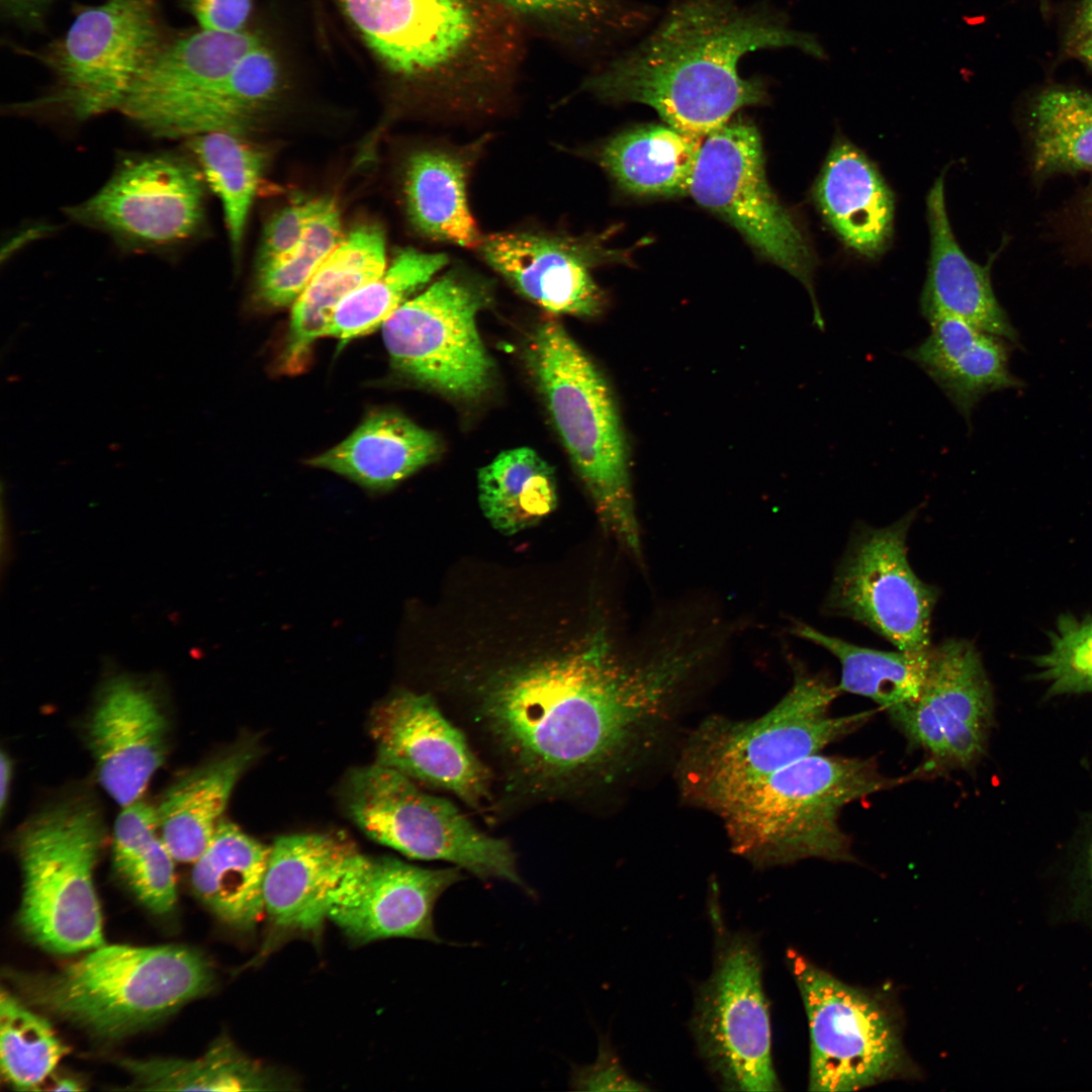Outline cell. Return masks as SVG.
I'll return each mask as SVG.
<instances>
[{"label": "cell", "mask_w": 1092, "mask_h": 1092, "mask_svg": "<svg viewBox=\"0 0 1092 1092\" xmlns=\"http://www.w3.org/2000/svg\"><path fill=\"white\" fill-rule=\"evenodd\" d=\"M112 857L121 880L148 909L159 915L174 909L175 858L161 837L156 807L140 800L122 807L114 824Z\"/></svg>", "instance_id": "d590c367"}, {"label": "cell", "mask_w": 1092, "mask_h": 1092, "mask_svg": "<svg viewBox=\"0 0 1092 1092\" xmlns=\"http://www.w3.org/2000/svg\"><path fill=\"white\" fill-rule=\"evenodd\" d=\"M929 336L905 356L917 364L970 422L987 394L1022 387L1008 368V347L1002 338L947 315L927 321Z\"/></svg>", "instance_id": "484cf974"}, {"label": "cell", "mask_w": 1092, "mask_h": 1092, "mask_svg": "<svg viewBox=\"0 0 1092 1092\" xmlns=\"http://www.w3.org/2000/svg\"><path fill=\"white\" fill-rule=\"evenodd\" d=\"M186 141L204 181L221 202L232 250L237 256L260 181L262 156L243 141L242 134L232 131H208Z\"/></svg>", "instance_id": "f35d334b"}, {"label": "cell", "mask_w": 1092, "mask_h": 1092, "mask_svg": "<svg viewBox=\"0 0 1092 1092\" xmlns=\"http://www.w3.org/2000/svg\"><path fill=\"white\" fill-rule=\"evenodd\" d=\"M714 649L685 630L628 650L598 626L556 649L460 671L446 714L489 768L496 812L574 803L656 743Z\"/></svg>", "instance_id": "6da1fadb"}, {"label": "cell", "mask_w": 1092, "mask_h": 1092, "mask_svg": "<svg viewBox=\"0 0 1092 1092\" xmlns=\"http://www.w3.org/2000/svg\"><path fill=\"white\" fill-rule=\"evenodd\" d=\"M339 1L369 47L404 77L447 80L483 59L485 22L470 0Z\"/></svg>", "instance_id": "ac0fdd59"}, {"label": "cell", "mask_w": 1092, "mask_h": 1092, "mask_svg": "<svg viewBox=\"0 0 1092 1092\" xmlns=\"http://www.w3.org/2000/svg\"><path fill=\"white\" fill-rule=\"evenodd\" d=\"M469 157L431 149L407 161L404 195L413 225L429 239L463 248H479L483 237L467 200Z\"/></svg>", "instance_id": "1f68e13d"}, {"label": "cell", "mask_w": 1092, "mask_h": 1092, "mask_svg": "<svg viewBox=\"0 0 1092 1092\" xmlns=\"http://www.w3.org/2000/svg\"><path fill=\"white\" fill-rule=\"evenodd\" d=\"M1088 214H1089L1090 221H1091V224H1092V192H1091L1089 200H1088Z\"/></svg>", "instance_id": "db71d44e"}, {"label": "cell", "mask_w": 1092, "mask_h": 1092, "mask_svg": "<svg viewBox=\"0 0 1092 1092\" xmlns=\"http://www.w3.org/2000/svg\"><path fill=\"white\" fill-rule=\"evenodd\" d=\"M556 36L592 39L625 26L630 16L618 0H493Z\"/></svg>", "instance_id": "ee69618b"}, {"label": "cell", "mask_w": 1092, "mask_h": 1092, "mask_svg": "<svg viewBox=\"0 0 1092 1092\" xmlns=\"http://www.w3.org/2000/svg\"><path fill=\"white\" fill-rule=\"evenodd\" d=\"M793 632L837 658L841 666L839 692L869 698L887 712L915 700L920 694L929 651L910 653L861 647L804 623H797Z\"/></svg>", "instance_id": "e575fe53"}, {"label": "cell", "mask_w": 1092, "mask_h": 1092, "mask_svg": "<svg viewBox=\"0 0 1092 1092\" xmlns=\"http://www.w3.org/2000/svg\"><path fill=\"white\" fill-rule=\"evenodd\" d=\"M796 48L817 59L824 49L766 7L735 0H684L636 48L587 77L580 90L608 102H634L656 110L666 124L705 139L765 88L743 79L741 58L763 49Z\"/></svg>", "instance_id": "7a4b0ae2"}, {"label": "cell", "mask_w": 1092, "mask_h": 1092, "mask_svg": "<svg viewBox=\"0 0 1092 1092\" xmlns=\"http://www.w3.org/2000/svg\"><path fill=\"white\" fill-rule=\"evenodd\" d=\"M66 213L128 247L184 243L203 220L204 178L184 156L133 155L118 163L95 194L67 207Z\"/></svg>", "instance_id": "9a60e30c"}, {"label": "cell", "mask_w": 1092, "mask_h": 1092, "mask_svg": "<svg viewBox=\"0 0 1092 1092\" xmlns=\"http://www.w3.org/2000/svg\"><path fill=\"white\" fill-rule=\"evenodd\" d=\"M1033 664L1050 697L1092 693V615H1060Z\"/></svg>", "instance_id": "7bdbcfd3"}, {"label": "cell", "mask_w": 1092, "mask_h": 1092, "mask_svg": "<svg viewBox=\"0 0 1092 1092\" xmlns=\"http://www.w3.org/2000/svg\"><path fill=\"white\" fill-rule=\"evenodd\" d=\"M343 239L336 203L330 198H317L315 209L295 248L284 259L258 273L261 299L273 306L293 304Z\"/></svg>", "instance_id": "60d3db41"}, {"label": "cell", "mask_w": 1092, "mask_h": 1092, "mask_svg": "<svg viewBox=\"0 0 1092 1092\" xmlns=\"http://www.w3.org/2000/svg\"><path fill=\"white\" fill-rule=\"evenodd\" d=\"M169 36L159 0H104L83 7L62 37L34 55L53 82L25 107L81 121L118 110Z\"/></svg>", "instance_id": "9c48e42d"}, {"label": "cell", "mask_w": 1092, "mask_h": 1092, "mask_svg": "<svg viewBox=\"0 0 1092 1092\" xmlns=\"http://www.w3.org/2000/svg\"><path fill=\"white\" fill-rule=\"evenodd\" d=\"M1083 24V36L1077 46L1078 56L1092 68V22Z\"/></svg>", "instance_id": "f907efd6"}, {"label": "cell", "mask_w": 1092, "mask_h": 1092, "mask_svg": "<svg viewBox=\"0 0 1092 1092\" xmlns=\"http://www.w3.org/2000/svg\"><path fill=\"white\" fill-rule=\"evenodd\" d=\"M317 199L293 202L268 221L257 258L258 273L284 259L301 240Z\"/></svg>", "instance_id": "f6af8a7d"}, {"label": "cell", "mask_w": 1092, "mask_h": 1092, "mask_svg": "<svg viewBox=\"0 0 1092 1092\" xmlns=\"http://www.w3.org/2000/svg\"><path fill=\"white\" fill-rule=\"evenodd\" d=\"M448 262L444 254L399 251L376 278L348 295L336 308L327 336L343 343L378 327Z\"/></svg>", "instance_id": "74e56055"}, {"label": "cell", "mask_w": 1092, "mask_h": 1092, "mask_svg": "<svg viewBox=\"0 0 1092 1092\" xmlns=\"http://www.w3.org/2000/svg\"><path fill=\"white\" fill-rule=\"evenodd\" d=\"M1033 170L1039 176L1092 170V94L1042 92L1031 110Z\"/></svg>", "instance_id": "8d00e7d4"}, {"label": "cell", "mask_w": 1092, "mask_h": 1092, "mask_svg": "<svg viewBox=\"0 0 1092 1092\" xmlns=\"http://www.w3.org/2000/svg\"><path fill=\"white\" fill-rule=\"evenodd\" d=\"M720 914L712 903V972L698 988L691 1019L698 1052L723 1090H781L758 946L727 928Z\"/></svg>", "instance_id": "30bf717a"}, {"label": "cell", "mask_w": 1092, "mask_h": 1092, "mask_svg": "<svg viewBox=\"0 0 1092 1092\" xmlns=\"http://www.w3.org/2000/svg\"><path fill=\"white\" fill-rule=\"evenodd\" d=\"M54 1090L57 1091H78L81 1090L80 1084L72 1079L64 1078L56 1082Z\"/></svg>", "instance_id": "816d5d0a"}, {"label": "cell", "mask_w": 1092, "mask_h": 1092, "mask_svg": "<svg viewBox=\"0 0 1092 1092\" xmlns=\"http://www.w3.org/2000/svg\"><path fill=\"white\" fill-rule=\"evenodd\" d=\"M908 779L883 775L874 760L816 753L772 774L720 817L733 851L753 866L851 861L841 811Z\"/></svg>", "instance_id": "277c9868"}, {"label": "cell", "mask_w": 1092, "mask_h": 1092, "mask_svg": "<svg viewBox=\"0 0 1092 1092\" xmlns=\"http://www.w3.org/2000/svg\"><path fill=\"white\" fill-rule=\"evenodd\" d=\"M259 753L242 741L191 769L168 788L156 807L161 837L175 860L194 862L223 820L232 792Z\"/></svg>", "instance_id": "4316f807"}, {"label": "cell", "mask_w": 1092, "mask_h": 1092, "mask_svg": "<svg viewBox=\"0 0 1092 1092\" xmlns=\"http://www.w3.org/2000/svg\"><path fill=\"white\" fill-rule=\"evenodd\" d=\"M703 140L668 124H646L608 140L599 152V162L629 193L689 194Z\"/></svg>", "instance_id": "4dcf8cb0"}, {"label": "cell", "mask_w": 1092, "mask_h": 1092, "mask_svg": "<svg viewBox=\"0 0 1092 1092\" xmlns=\"http://www.w3.org/2000/svg\"><path fill=\"white\" fill-rule=\"evenodd\" d=\"M369 732L375 762L472 809L490 807L489 768L431 695L399 691L384 699L370 714Z\"/></svg>", "instance_id": "e0dca14e"}, {"label": "cell", "mask_w": 1092, "mask_h": 1092, "mask_svg": "<svg viewBox=\"0 0 1092 1092\" xmlns=\"http://www.w3.org/2000/svg\"><path fill=\"white\" fill-rule=\"evenodd\" d=\"M67 1052L48 1020L2 990L0 1060L2 1075L10 1086L37 1089Z\"/></svg>", "instance_id": "ab89813d"}, {"label": "cell", "mask_w": 1092, "mask_h": 1092, "mask_svg": "<svg viewBox=\"0 0 1092 1092\" xmlns=\"http://www.w3.org/2000/svg\"><path fill=\"white\" fill-rule=\"evenodd\" d=\"M478 249L517 291L548 311L592 316L603 307L589 271L602 251L588 241L502 233L483 237Z\"/></svg>", "instance_id": "603a6c76"}, {"label": "cell", "mask_w": 1092, "mask_h": 1092, "mask_svg": "<svg viewBox=\"0 0 1092 1092\" xmlns=\"http://www.w3.org/2000/svg\"><path fill=\"white\" fill-rule=\"evenodd\" d=\"M826 222L849 249L877 258L893 236L894 195L876 165L850 142L838 139L814 187Z\"/></svg>", "instance_id": "d4e9b609"}, {"label": "cell", "mask_w": 1092, "mask_h": 1092, "mask_svg": "<svg viewBox=\"0 0 1092 1092\" xmlns=\"http://www.w3.org/2000/svg\"><path fill=\"white\" fill-rule=\"evenodd\" d=\"M911 512L883 527H858L835 571L825 607L872 629L898 650L925 653L938 592L922 581L907 557Z\"/></svg>", "instance_id": "5bb4252c"}, {"label": "cell", "mask_w": 1092, "mask_h": 1092, "mask_svg": "<svg viewBox=\"0 0 1092 1092\" xmlns=\"http://www.w3.org/2000/svg\"><path fill=\"white\" fill-rule=\"evenodd\" d=\"M103 837L99 810L85 797L49 805L17 834L23 876L18 921L48 951L68 954L105 944L93 884Z\"/></svg>", "instance_id": "52a82bcc"}, {"label": "cell", "mask_w": 1092, "mask_h": 1092, "mask_svg": "<svg viewBox=\"0 0 1092 1092\" xmlns=\"http://www.w3.org/2000/svg\"><path fill=\"white\" fill-rule=\"evenodd\" d=\"M56 0H0L1 11L9 20L23 27L42 25L49 8Z\"/></svg>", "instance_id": "c3c4849f"}, {"label": "cell", "mask_w": 1092, "mask_h": 1092, "mask_svg": "<svg viewBox=\"0 0 1092 1092\" xmlns=\"http://www.w3.org/2000/svg\"><path fill=\"white\" fill-rule=\"evenodd\" d=\"M358 852L356 844L339 833L293 834L274 841L264 884L266 953L295 936L320 940L331 895Z\"/></svg>", "instance_id": "7402d4cb"}, {"label": "cell", "mask_w": 1092, "mask_h": 1092, "mask_svg": "<svg viewBox=\"0 0 1092 1092\" xmlns=\"http://www.w3.org/2000/svg\"><path fill=\"white\" fill-rule=\"evenodd\" d=\"M154 679L112 672L100 685L89 717L97 778L121 808L140 800L168 753L169 719Z\"/></svg>", "instance_id": "44dd1931"}, {"label": "cell", "mask_w": 1092, "mask_h": 1092, "mask_svg": "<svg viewBox=\"0 0 1092 1092\" xmlns=\"http://www.w3.org/2000/svg\"><path fill=\"white\" fill-rule=\"evenodd\" d=\"M440 452L438 438L403 415L370 414L346 439L308 460L373 491L390 489Z\"/></svg>", "instance_id": "f1b7e54d"}, {"label": "cell", "mask_w": 1092, "mask_h": 1092, "mask_svg": "<svg viewBox=\"0 0 1092 1092\" xmlns=\"http://www.w3.org/2000/svg\"><path fill=\"white\" fill-rule=\"evenodd\" d=\"M12 770V759L9 754L2 751L0 758V811L2 817L9 801Z\"/></svg>", "instance_id": "681fc988"}, {"label": "cell", "mask_w": 1092, "mask_h": 1092, "mask_svg": "<svg viewBox=\"0 0 1092 1092\" xmlns=\"http://www.w3.org/2000/svg\"><path fill=\"white\" fill-rule=\"evenodd\" d=\"M571 1085L586 1091H644L648 1088L630 1077L621 1066L609 1042L600 1043L597 1061L587 1067L575 1069Z\"/></svg>", "instance_id": "bcb514c9"}, {"label": "cell", "mask_w": 1092, "mask_h": 1092, "mask_svg": "<svg viewBox=\"0 0 1092 1092\" xmlns=\"http://www.w3.org/2000/svg\"><path fill=\"white\" fill-rule=\"evenodd\" d=\"M484 284L451 271L382 324L391 365L445 395L472 400L489 387L493 363L476 326L489 301Z\"/></svg>", "instance_id": "7c38bea8"}, {"label": "cell", "mask_w": 1092, "mask_h": 1092, "mask_svg": "<svg viewBox=\"0 0 1092 1092\" xmlns=\"http://www.w3.org/2000/svg\"><path fill=\"white\" fill-rule=\"evenodd\" d=\"M1089 866H1090V874H1091V878H1092V842H1091L1090 847H1089Z\"/></svg>", "instance_id": "11a10c76"}, {"label": "cell", "mask_w": 1092, "mask_h": 1092, "mask_svg": "<svg viewBox=\"0 0 1092 1092\" xmlns=\"http://www.w3.org/2000/svg\"><path fill=\"white\" fill-rule=\"evenodd\" d=\"M350 819L374 841L420 860H439L529 892L510 842L485 833L459 808L377 762L352 770L343 787Z\"/></svg>", "instance_id": "ba28073f"}, {"label": "cell", "mask_w": 1092, "mask_h": 1092, "mask_svg": "<svg viewBox=\"0 0 1092 1092\" xmlns=\"http://www.w3.org/2000/svg\"><path fill=\"white\" fill-rule=\"evenodd\" d=\"M120 1066L139 1090L274 1091L292 1089L293 1084L273 1068L248 1057L225 1036L193 1060L124 1059Z\"/></svg>", "instance_id": "d6a6232c"}, {"label": "cell", "mask_w": 1092, "mask_h": 1092, "mask_svg": "<svg viewBox=\"0 0 1092 1092\" xmlns=\"http://www.w3.org/2000/svg\"><path fill=\"white\" fill-rule=\"evenodd\" d=\"M526 360L602 524L631 555L640 558L627 443L606 379L553 318L534 331Z\"/></svg>", "instance_id": "8992f818"}, {"label": "cell", "mask_w": 1092, "mask_h": 1092, "mask_svg": "<svg viewBox=\"0 0 1092 1092\" xmlns=\"http://www.w3.org/2000/svg\"><path fill=\"white\" fill-rule=\"evenodd\" d=\"M386 268L385 238L380 226H357L326 259L292 304L283 366L299 369L313 343L327 336L338 305Z\"/></svg>", "instance_id": "83f0119b"}, {"label": "cell", "mask_w": 1092, "mask_h": 1092, "mask_svg": "<svg viewBox=\"0 0 1092 1092\" xmlns=\"http://www.w3.org/2000/svg\"><path fill=\"white\" fill-rule=\"evenodd\" d=\"M279 86L277 59L260 41L208 96L206 107L220 127L244 134L254 127L256 113L275 98Z\"/></svg>", "instance_id": "b9f144b4"}, {"label": "cell", "mask_w": 1092, "mask_h": 1092, "mask_svg": "<svg viewBox=\"0 0 1092 1092\" xmlns=\"http://www.w3.org/2000/svg\"><path fill=\"white\" fill-rule=\"evenodd\" d=\"M184 8L205 30L235 33L243 31L251 10V0H183Z\"/></svg>", "instance_id": "7dc6e473"}, {"label": "cell", "mask_w": 1092, "mask_h": 1092, "mask_svg": "<svg viewBox=\"0 0 1092 1092\" xmlns=\"http://www.w3.org/2000/svg\"><path fill=\"white\" fill-rule=\"evenodd\" d=\"M478 500L484 517L502 534L534 526L557 505L553 469L534 450L498 454L478 471Z\"/></svg>", "instance_id": "836d02e7"}, {"label": "cell", "mask_w": 1092, "mask_h": 1092, "mask_svg": "<svg viewBox=\"0 0 1092 1092\" xmlns=\"http://www.w3.org/2000/svg\"><path fill=\"white\" fill-rule=\"evenodd\" d=\"M689 194L804 284L811 295L814 323L823 330L813 289L812 251L767 182L760 138L751 123L727 122L703 140Z\"/></svg>", "instance_id": "4fadbf2b"}, {"label": "cell", "mask_w": 1092, "mask_h": 1092, "mask_svg": "<svg viewBox=\"0 0 1092 1092\" xmlns=\"http://www.w3.org/2000/svg\"><path fill=\"white\" fill-rule=\"evenodd\" d=\"M14 980L35 1006L114 1039L207 993L214 977L209 962L190 947L103 944L55 973Z\"/></svg>", "instance_id": "5b68a950"}, {"label": "cell", "mask_w": 1092, "mask_h": 1092, "mask_svg": "<svg viewBox=\"0 0 1092 1092\" xmlns=\"http://www.w3.org/2000/svg\"><path fill=\"white\" fill-rule=\"evenodd\" d=\"M786 959L808 1019L811 1091H856L908 1074L898 1021L880 996L841 982L795 949Z\"/></svg>", "instance_id": "8fae6325"}, {"label": "cell", "mask_w": 1092, "mask_h": 1092, "mask_svg": "<svg viewBox=\"0 0 1092 1092\" xmlns=\"http://www.w3.org/2000/svg\"><path fill=\"white\" fill-rule=\"evenodd\" d=\"M462 879L458 867L428 869L359 851L331 895L328 919L357 945L392 937L442 942L434 909Z\"/></svg>", "instance_id": "d6986e66"}, {"label": "cell", "mask_w": 1092, "mask_h": 1092, "mask_svg": "<svg viewBox=\"0 0 1092 1092\" xmlns=\"http://www.w3.org/2000/svg\"><path fill=\"white\" fill-rule=\"evenodd\" d=\"M839 693L825 676L799 667L791 689L760 717L704 720L677 761L682 797L721 816L772 774L852 733L873 711L831 716Z\"/></svg>", "instance_id": "3957f363"}, {"label": "cell", "mask_w": 1092, "mask_h": 1092, "mask_svg": "<svg viewBox=\"0 0 1092 1092\" xmlns=\"http://www.w3.org/2000/svg\"><path fill=\"white\" fill-rule=\"evenodd\" d=\"M270 849L223 819L193 862L194 894L234 930L253 932L265 913L264 884Z\"/></svg>", "instance_id": "f546056e"}, {"label": "cell", "mask_w": 1092, "mask_h": 1092, "mask_svg": "<svg viewBox=\"0 0 1092 1092\" xmlns=\"http://www.w3.org/2000/svg\"><path fill=\"white\" fill-rule=\"evenodd\" d=\"M1082 23L1092 22V0H1089L1082 15Z\"/></svg>", "instance_id": "f5cc1de1"}, {"label": "cell", "mask_w": 1092, "mask_h": 1092, "mask_svg": "<svg viewBox=\"0 0 1092 1092\" xmlns=\"http://www.w3.org/2000/svg\"><path fill=\"white\" fill-rule=\"evenodd\" d=\"M943 174L934 181L926 198L930 257L920 298L921 313L927 321L940 315L958 317L982 332L1018 344L1017 331L992 288L990 265L974 262L956 240L945 206Z\"/></svg>", "instance_id": "cb8c5ba5"}, {"label": "cell", "mask_w": 1092, "mask_h": 1092, "mask_svg": "<svg viewBox=\"0 0 1092 1092\" xmlns=\"http://www.w3.org/2000/svg\"><path fill=\"white\" fill-rule=\"evenodd\" d=\"M929 756L927 767L969 768L985 754L994 725L992 685L976 646L946 639L930 648L919 696L888 712Z\"/></svg>", "instance_id": "2e32d148"}, {"label": "cell", "mask_w": 1092, "mask_h": 1092, "mask_svg": "<svg viewBox=\"0 0 1092 1092\" xmlns=\"http://www.w3.org/2000/svg\"><path fill=\"white\" fill-rule=\"evenodd\" d=\"M259 42L246 31L200 28L170 34L139 74L118 111L155 138L183 139L192 115Z\"/></svg>", "instance_id": "ffe728a7"}]
</instances>
